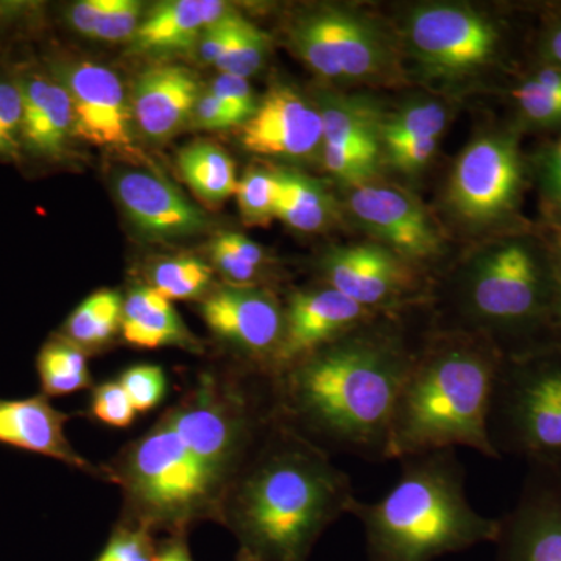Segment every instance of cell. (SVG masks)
<instances>
[{"instance_id":"36","label":"cell","mask_w":561,"mask_h":561,"mask_svg":"<svg viewBox=\"0 0 561 561\" xmlns=\"http://www.w3.org/2000/svg\"><path fill=\"white\" fill-rule=\"evenodd\" d=\"M534 169L546 220L561 230V136L537 154Z\"/></svg>"},{"instance_id":"8","label":"cell","mask_w":561,"mask_h":561,"mask_svg":"<svg viewBox=\"0 0 561 561\" xmlns=\"http://www.w3.org/2000/svg\"><path fill=\"white\" fill-rule=\"evenodd\" d=\"M271 415V409L262 413L256 409L241 383L203 376L164 416L192 456L228 494Z\"/></svg>"},{"instance_id":"2","label":"cell","mask_w":561,"mask_h":561,"mask_svg":"<svg viewBox=\"0 0 561 561\" xmlns=\"http://www.w3.org/2000/svg\"><path fill=\"white\" fill-rule=\"evenodd\" d=\"M354 500L351 478L331 454L272 415L228 491L220 519L261 561H308Z\"/></svg>"},{"instance_id":"41","label":"cell","mask_w":561,"mask_h":561,"mask_svg":"<svg viewBox=\"0 0 561 561\" xmlns=\"http://www.w3.org/2000/svg\"><path fill=\"white\" fill-rule=\"evenodd\" d=\"M22 144L20 81L0 79V157H14Z\"/></svg>"},{"instance_id":"29","label":"cell","mask_w":561,"mask_h":561,"mask_svg":"<svg viewBox=\"0 0 561 561\" xmlns=\"http://www.w3.org/2000/svg\"><path fill=\"white\" fill-rule=\"evenodd\" d=\"M36 370L44 397H68L91 387L88 354L79 346L54 337L44 343L36 356Z\"/></svg>"},{"instance_id":"5","label":"cell","mask_w":561,"mask_h":561,"mask_svg":"<svg viewBox=\"0 0 561 561\" xmlns=\"http://www.w3.org/2000/svg\"><path fill=\"white\" fill-rule=\"evenodd\" d=\"M453 330L482 335L502 357L561 345L556 327V280L548 241L513 236L482 251L457 278Z\"/></svg>"},{"instance_id":"51","label":"cell","mask_w":561,"mask_h":561,"mask_svg":"<svg viewBox=\"0 0 561 561\" xmlns=\"http://www.w3.org/2000/svg\"><path fill=\"white\" fill-rule=\"evenodd\" d=\"M551 231L548 245L551 251L553 280H556V327L561 339V230L551 228Z\"/></svg>"},{"instance_id":"3","label":"cell","mask_w":561,"mask_h":561,"mask_svg":"<svg viewBox=\"0 0 561 561\" xmlns=\"http://www.w3.org/2000/svg\"><path fill=\"white\" fill-rule=\"evenodd\" d=\"M501 360L500 351L482 335L446 330L430 335L394 404L390 460L459 446L500 459L486 421Z\"/></svg>"},{"instance_id":"17","label":"cell","mask_w":561,"mask_h":561,"mask_svg":"<svg viewBox=\"0 0 561 561\" xmlns=\"http://www.w3.org/2000/svg\"><path fill=\"white\" fill-rule=\"evenodd\" d=\"M241 142L262 157L309 160L323 144L320 111L290 87H273L242 125Z\"/></svg>"},{"instance_id":"43","label":"cell","mask_w":561,"mask_h":561,"mask_svg":"<svg viewBox=\"0 0 561 561\" xmlns=\"http://www.w3.org/2000/svg\"><path fill=\"white\" fill-rule=\"evenodd\" d=\"M224 105L234 114L241 127L256 113L257 102L250 81L231 73H219L209 88Z\"/></svg>"},{"instance_id":"30","label":"cell","mask_w":561,"mask_h":561,"mask_svg":"<svg viewBox=\"0 0 561 561\" xmlns=\"http://www.w3.org/2000/svg\"><path fill=\"white\" fill-rule=\"evenodd\" d=\"M512 98L524 127L561 128V69L541 66L512 91Z\"/></svg>"},{"instance_id":"28","label":"cell","mask_w":561,"mask_h":561,"mask_svg":"<svg viewBox=\"0 0 561 561\" xmlns=\"http://www.w3.org/2000/svg\"><path fill=\"white\" fill-rule=\"evenodd\" d=\"M276 219L302 232L323 230L332 219V201L319 181L302 173L280 171Z\"/></svg>"},{"instance_id":"12","label":"cell","mask_w":561,"mask_h":561,"mask_svg":"<svg viewBox=\"0 0 561 561\" xmlns=\"http://www.w3.org/2000/svg\"><path fill=\"white\" fill-rule=\"evenodd\" d=\"M408 32L419 60L446 77L482 68L500 44L493 22L461 5L421 7L413 11Z\"/></svg>"},{"instance_id":"42","label":"cell","mask_w":561,"mask_h":561,"mask_svg":"<svg viewBox=\"0 0 561 561\" xmlns=\"http://www.w3.org/2000/svg\"><path fill=\"white\" fill-rule=\"evenodd\" d=\"M142 20V3L136 0H111V7L99 22L92 38L111 43L131 41Z\"/></svg>"},{"instance_id":"11","label":"cell","mask_w":561,"mask_h":561,"mask_svg":"<svg viewBox=\"0 0 561 561\" xmlns=\"http://www.w3.org/2000/svg\"><path fill=\"white\" fill-rule=\"evenodd\" d=\"M201 316L221 343L272 378L284 334V305L267 287H214Z\"/></svg>"},{"instance_id":"47","label":"cell","mask_w":561,"mask_h":561,"mask_svg":"<svg viewBox=\"0 0 561 561\" xmlns=\"http://www.w3.org/2000/svg\"><path fill=\"white\" fill-rule=\"evenodd\" d=\"M111 7V0H81L69 9L68 21L81 35H94L99 22Z\"/></svg>"},{"instance_id":"1","label":"cell","mask_w":561,"mask_h":561,"mask_svg":"<svg viewBox=\"0 0 561 561\" xmlns=\"http://www.w3.org/2000/svg\"><path fill=\"white\" fill-rule=\"evenodd\" d=\"M378 316L271 378L272 415L328 454L390 460L394 404L419 348Z\"/></svg>"},{"instance_id":"9","label":"cell","mask_w":561,"mask_h":561,"mask_svg":"<svg viewBox=\"0 0 561 561\" xmlns=\"http://www.w3.org/2000/svg\"><path fill=\"white\" fill-rule=\"evenodd\" d=\"M526 164L513 133L482 136L454 165L449 203L461 220L478 227L515 219L522 203Z\"/></svg>"},{"instance_id":"20","label":"cell","mask_w":561,"mask_h":561,"mask_svg":"<svg viewBox=\"0 0 561 561\" xmlns=\"http://www.w3.org/2000/svg\"><path fill=\"white\" fill-rule=\"evenodd\" d=\"M70 416L50 404L47 397L0 400V445L49 457L73 470L103 478L105 470L80 456L70 445L65 426Z\"/></svg>"},{"instance_id":"49","label":"cell","mask_w":561,"mask_h":561,"mask_svg":"<svg viewBox=\"0 0 561 561\" xmlns=\"http://www.w3.org/2000/svg\"><path fill=\"white\" fill-rule=\"evenodd\" d=\"M541 66L561 69V16L546 28L538 44Z\"/></svg>"},{"instance_id":"38","label":"cell","mask_w":561,"mask_h":561,"mask_svg":"<svg viewBox=\"0 0 561 561\" xmlns=\"http://www.w3.org/2000/svg\"><path fill=\"white\" fill-rule=\"evenodd\" d=\"M321 154L328 172L345 183L356 184V187L376 172L379 157V153L335 144H321Z\"/></svg>"},{"instance_id":"34","label":"cell","mask_w":561,"mask_h":561,"mask_svg":"<svg viewBox=\"0 0 561 561\" xmlns=\"http://www.w3.org/2000/svg\"><path fill=\"white\" fill-rule=\"evenodd\" d=\"M271 41L261 28L245 18H239L230 46L216 66L221 73L242 77L249 80L267 60Z\"/></svg>"},{"instance_id":"46","label":"cell","mask_w":561,"mask_h":561,"mask_svg":"<svg viewBox=\"0 0 561 561\" xmlns=\"http://www.w3.org/2000/svg\"><path fill=\"white\" fill-rule=\"evenodd\" d=\"M387 149H389L391 164L398 171L415 173L426 168L434 158L438 149V138L413 140V142L398 144Z\"/></svg>"},{"instance_id":"31","label":"cell","mask_w":561,"mask_h":561,"mask_svg":"<svg viewBox=\"0 0 561 561\" xmlns=\"http://www.w3.org/2000/svg\"><path fill=\"white\" fill-rule=\"evenodd\" d=\"M213 271L201 257H168L150 268L147 286L171 301H202L214 289Z\"/></svg>"},{"instance_id":"21","label":"cell","mask_w":561,"mask_h":561,"mask_svg":"<svg viewBox=\"0 0 561 561\" xmlns=\"http://www.w3.org/2000/svg\"><path fill=\"white\" fill-rule=\"evenodd\" d=\"M20 81L22 92V144L35 157L57 160L73 136L72 103L54 76L31 72Z\"/></svg>"},{"instance_id":"25","label":"cell","mask_w":561,"mask_h":561,"mask_svg":"<svg viewBox=\"0 0 561 561\" xmlns=\"http://www.w3.org/2000/svg\"><path fill=\"white\" fill-rule=\"evenodd\" d=\"M317 108L323 124V144L379 153L383 119L373 103L324 92Z\"/></svg>"},{"instance_id":"6","label":"cell","mask_w":561,"mask_h":561,"mask_svg":"<svg viewBox=\"0 0 561 561\" xmlns=\"http://www.w3.org/2000/svg\"><path fill=\"white\" fill-rule=\"evenodd\" d=\"M128 507L125 523L184 534L202 519H220L227 493L190 453L165 416L130 443L111 467Z\"/></svg>"},{"instance_id":"45","label":"cell","mask_w":561,"mask_h":561,"mask_svg":"<svg viewBox=\"0 0 561 561\" xmlns=\"http://www.w3.org/2000/svg\"><path fill=\"white\" fill-rule=\"evenodd\" d=\"M190 122L192 127L206 131L227 130L241 125L234 114L210 90L202 91L198 95Z\"/></svg>"},{"instance_id":"27","label":"cell","mask_w":561,"mask_h":561,"mask_svg":"<svg viewBox=\"0 0 561 561\" xmlns=\"http://www.w3.org/2000/svg\"><path fill=\"white\" fill-rule=\"evenodd\" d=\"M124 297L119 291L101 289L80 302L62 324L60 337L84 353L105 348L122 331Z\"/></svg>"},{"instance_id":"33","label":"cell","mask_w":561,"mask_h":561,"mask_svg":"<svg viewBox=\"0 0 561 561\" xmlns=\"http://www.w3.org/2000/svg\"><path fill=\"white\" fill-rule=\"evenodd\" d=\"M239 210L247 225L264 227L276 219V202H278V179L276 172L262 168H251L243 173L238 183Z\"/></svg>"},{"instance_id":"44","label":"cell","mask_w":561,"mask_h":561,"mask_svg":"<svg viewBox=\"0 0 561 561\" xmlns=\"http://www.w3.org/2000/svg\"><path fill=\"white\" fill-rule=\"evenodd\" d=\"M241 14L234 10L227 11L220 20L213 22L202 33L198 38V57L205 65H219L221 57L230 46L232 35H234L236 25H238Z\"/></svg>"},{"instance_id":"32","label":"cell","mask_w":561,"mask_h":561,"mask_svg":"<svg viewBox=\"0 0 561 561\" xmlns=\"http://www.w3.org/2000/svg\"><path fill=\"white\" fill-rule=\"evenodd\" d=\"M446 111L437 102H413L394 113L381 125V140L387 147L427 138H440Z\"/></svg>"},{"instance_id":"14","label":"cell","mask_w":561,"mask_h":561,"mask_svg":"<svg viewBox=\"0 0 561 561\" xmlns=\"http://www.w3.org/2000/svg\"><path fill=\"white\" fill-rule=\"evenodd\" d=\"M324 284L370 311H390L416 298L419 276L381 245L332 249L320 262Z\"/></svg>"},{"instance_id":"48","label":"cell","mask_w":561,"mask_h":561,"mask_svg":"<svg viewBox=\"0 0 561 561\" xmlns=\"http://www.w3.org/2000/svg\"><path fill=\"white\" fill-rule=\"evenodd\" d=\"M217 239L225 247H228L239 260L256 268L262 275L267 276V256H265L264 250L256 242L251 241L245 236L238 234V232H224Z\"/></svg>"},{"instance_id":"7","label":"cell","mask_w":561,"mask_h":561,"mask_svg":"<svg viewBox=\"0 0 561 561\" xmlns=\"http://www.w3.org/2000/svg\"><path fill=\"white\" fill-rule=\"evenodd\" d=\"M486 431L500 459L561 456V345L502 357Z\"/></svg>"},{"instance_id":"15","label":"cell","mask_w":561,"mask_h":561,"mask_svg":"<svg viewBox=\"0 0 561 561\" xmlns=\"http://www.w3.org/2000/svg\"><path fill=\"white\" fill-rule=\"evenodd\" d=\"M379 313L364 308L327 284L291 291L284 305L283 342L273 375Z\"/></svg>"},{"instance_id":"10","label":"cell","mask_w":561,"mask_h":561,"mask_svg":"<svg viewBox=\"0 0 561 561\" xmlns=\"http://www.w3.org/2000/svg\"><path fill=\"white\" fill-rule=\"evenodd\" d=\"M526 461L515 505L497 518V561H561V456Z\"/></svg>"},{"instance_id":"4","label":"cell","mask_w":561,"mask_h":561,"mask_svg":"<svg viewBox=\"0 0 561 561\" xmlns=\"http://www.w3.org/2000/svg\"><path fill=\"white\" fill-rule=\"evenodd\" d=\"M393 489L376 502L354 500L348 515L364 527L368 561H435L493 545L497 518L471 507L456 449L402 457Z\"/></svg>"},{"instance_id":"40","label":"cell","mask_w":561,"mask_h":561,"mask_svg":"<svg viewBox=\"0 0 561 561\" xmlns=\"http://www.w3.org/2000/svg\"><path fill=\"white\" fill-rule=\"evenodd\" d=\"M92 415L111 427L131 426L136 420L135 405L119 381H106L95 387L91 398Z\"/></svg>"},{"instance_id":"50","label":"cell","mask_w":561,"mask_h":561,"mask_svg":"<svg viewBox=\"0 0 561 561\" xmlns=\"http://www.w3.org/2000/svg\"><path fill=\"white\" fill-rule=\"evenodd\" d=\"M153 561H194L184 534H173L158 545Z\"/></svg>"},{"instance_id":"26","label":"cell","mask_w":561,"mask_h":561,"mask_svg":"<svg viewBox=\"0 0 561 561\" xmlns=\"http://www.w3.org/2000/svg\"><path fill=\"white\" fill-rule=\"evenodd\" d=\"M179 171L192 192L208 205H220L236 195L238 176L230 154L208 140H197L179 153Z\"/></svg>"},{"instance_id":"35","label":"cell","mask_w":561,"mask_h":561,"mask_svg":"<svg viewBox=\"0 0 561 561\" xmlns=\"http://www.w3.org/2000/svg\"><path fill=\"white\" fill-rule=\"evenodd\" d=\"M291 41L298 55L308 62L309 68L327 79H342L341 68L332 55L330 41L324 33L319 13H313L298 22L291 32Z\"/></svg>"},{"instance_id":"23","label":"cell","mask_w":561,"mask_h":561,"mask_svg":"<svg viewBox=\"0 0 561 561\" xmlns=\"http://www.w3.org/2000/svg\"><path fill=\"white\" fill-rule=\"evenodd\" d=\"M128 345L140 350L171 346L202 353L201 341L195 337L172 301L150 286H135L124 298L122 331Z\"/></svg>"},{"instance_id":"19","label":"cell","mask_w":561,"mask_h":561,"mask_svg":"<svg viewBox=\"0 0 561 561\" xmlns=\"http://www.w3.org/2000/svg\"><path fill=\"white\" fill-rule=\"evenodd\" d=\"M201 92L197 77L184 66H150L133 88V121L147 139L164 142L191 121Z\"/></svg>"},{"instance_id":"24","label":"cell","mask_w":561,"mask_h":561,"mask_svg":"<svg viewBox=\"0 0 561 561\" xmlns=\"http://www.w3.org/2000/svg\"><path fill=\"white\" fill-rule=\"evenodd\" d=\"M319 16L342 79H370L386 68V46L368 22L341 10L319 11Z\"/></svg>"},{"instance_id":"39","label":"cell","mask_w":561,"mask_h":561,"mask_svg":"<svg viewBox=\"0 0 561 561\" xmlns=\"http://www.w3.org/2000/svg\"><path fill=\"white\" fill-rule=\"evenodd\" d=\"M157 553L151 531L136 524L124 523L111 534L94 561H153Z\"/></svg>"},{"instance_id":"16","label":"cell","mask_w":561,"mask_h":561,"mask_svg":"<svg viewBox=\"0 0 561 561\" xmlns=\"http://www.w3.org/2000/svg\"><path fill=\"white\" fill-rule=\"evenodd\" d=\"M114 194L131 227L150 241H176L208 230V216L158 173L121 171Z\"/></svg>"},{"instance_id":"52","label":"cell","mask_w":561,"mask_h":561,"mask_svg":"<svg viewBox=\"0 0 561 561\" xmlns=\"http://www.w3.org/2000/svg\"><path fill=\"white\" fill-rule=\"evenodd\" d=\"M234 561H261L256 559V557L251 556L250 552L243 551V549H239L238 557H236Z\"/></svg>"},{"instance_id":"22","label":"cell","mask_w":561,"mask_h":561,"mask_svg":"<svg viewBox=\"0 0 561 561\" xmlns=\"http://www.w3.org/2000/svg\"><path fill=\"white\" fill-rule=\"evenodd\" d=\"M230 7L221 0H171L144 16L130 41L144 54L187 50L197 46L208 25L220 20Z\"/></svg>"},{"instance_id":"18","label":"cell","mask_w":561,"mask_h":561,"mask_svg":"<svg viewBox=\"0 0 561 561\" xmlns=\"http://www.w3.org/2000/svg\"><path fill=\"white\" fill-rule=\"evenodd\" d=\"M350 208L402 261L424 262L440 256V236L412 195L393 187L362 184L351 194Z\"/></svg>"},{"instance_id":"37","label":"cell","mask_w":561,"mask_h":561,"mask_svg":"<svg viewBox=\"0 0 561 561\" xmlns=\"http://www.w3.org/2000/svg\"><path fill=\"white\" fill-rule=\"evenodd\" d=\"M119 383L127 391L138 413L157 408L168 391L164 371L153 364L133 365L122 373Z\"/></svg>"},{"instance_id":"13","label":"cell","mask_w":561,"mask_h":561,"mask_svg":"<svg viewBox=\"0 0 561 561\" xmlns=\"http://www.w3.org/2000/svg\"><path fill=\"white\" fill-rule=\"evenodd\" d=\"M51 76L68 91L77 138L106 149L131 146V101L114 70L98 62L69 61L54 66Z\"/></svg>"}]
</instances>
